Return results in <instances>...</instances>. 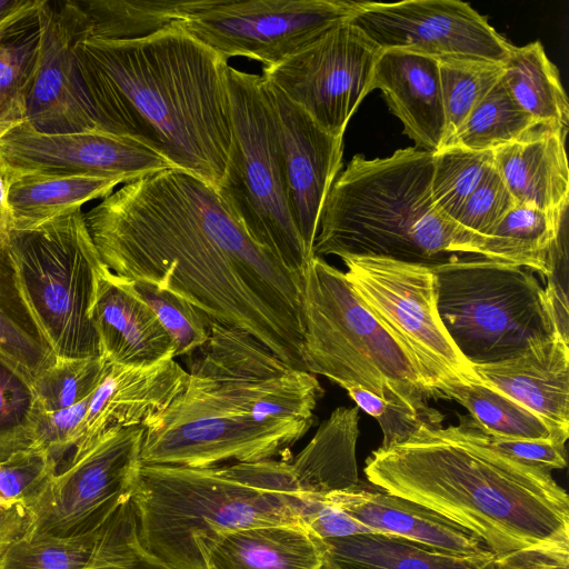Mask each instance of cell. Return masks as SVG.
Returning <instances> with one entry per match:
<instances>
[{"label": "cell", "instance_id": "cell-1", "mask_svg": "<svg viewBox=\"0 0 569 569\" xmlns=\"http://www.w3.org/2000/svg\"><path fill=\"white\" fill-rule=\"evenodd\" d=\"M84 219L112 272L181 297L307 371L301 274L249 237L214 187L166 169L124 183Z\"/></svg>", "mask_w": 569, "mask_h": 569}, {"label": "cell", "instance_id": "cell-2", "mask_svg": "<svg viewBox=\"0 0 569 569\" xmlns=\"http://www.w3.org/2000/svg\"><path fill=\"white\" fill-rule=\"evenodd\" d=\"M79 72L111 132L217 188L232 142L228 60L177 23L130 40H79Z\"/></svg>", "mask_w": 569, "mask_h": 569}, {"label": "cell", "instance_id": "cell-3", "mask_svg": "<svg viewBox=\"0 0 569 569\" xmlns=\"http://www.w3.org/2000/svg\"><path fill=\"white\" fill-rule=\"evenodd\" d=\"M370 483L420 503L479 537L495 558L528 548H569L568 495L550 471L491 448L470 415L457 426L422 423L367 459Z\"/></svg>", "mask_w": 569, "mask_h": 569}, {"label": "cell", "instance_id": "cell-4", "mask_svg": "<svg viewBox=\"0 0 569 569\" xmlns=\"http://www.w3.org/2000/svg\"><path fill=\"white\" fill-rule=\"evenodd\" d=\"M131 501L141 552L166 569H206L212 548L236 530L306 527L313 502L284 459L201 468L141 463Z\"/></svg>", "mask_w": 569, "mask_h": 569}, {"label": "cell", "instance_id": "cell-5", "mask_svg": "<svg viewBox=\"0 0 569 569\" xmlns=\"http://www.w3.org/2000/svg\"><path fill=\"white\" fill-rule=\"evenodd\" d=\"M433 152L417 147L385 158H351L322 209L313 254L379 257L436 266L480 254L486 238L446 216L431 194Z\"/></svg>", "mask_w": 569, "mask_h": 569}, {"label": "cell", "instance_id": "cell-6", "mask_svg": "<svg viewBox=\"0 0 569 569\" xmlns=\"http://www.w3.org/2000/svg\"><path fill=\"white\" fill-rule=\"evenodd\" d=\"M302 357L306 370L343 389L359 386L429 421L436 395L403 349L359 300L345 272L313 256L301 274Z\"/></svg>", "mask_w": 569, "mask_h": 569}, {"label": "cell", "instance_id": "cell-7", "mask_svg": "<svg viewBox=\"0 0 569 569\" xmlns=\"http://www.w3.org/2000/svg\"><path fill=\"white\" fill-rule=\"evenodd\" d=\"M431 267L441 322L472 366L508 359L557 332L532 270L480 254L455 256Z\"/></svg>", "mask_w": 569, "mask_h": 569}, {"label": "cell", "instance_id": "cell-8", "mask_svg": "<svg viewBox=\"0 0 569 569\" xmlns=\"http://www.w3.org/2000/svg\"><path fill=\"white\" fill-rule=\"evenodd\" d=\"M4 247L17 289L54 358L99 357L89 315L102 261L82 210L11 230Z\"/></svg>", "mask_w": 569, "mask_h": 569}, {"label": "cell", "instance_id": "cell-9", "mask_svg": "<svg viewBox=\"0 0 569 569\" xmlns=\"http://www.w3.org/2000/svg\"><path fill=\"white\" fill-rule=\"evenodd\" d=\"M232 142L216 188L249 237L302 274L311 256L289 211L277 136L262 77L228 68Z\"/></svg>", "mask_w": 569, "mask_h": 569}, {"label": "cell", "instance_id": "cell-10", "mask_svg": "<svg viewBox=\"0 0 569 569\" xmlns=\"http://www.w3.org/2000/svg\"><path fill=\"white\" fill-rule=\"evenodd\" d=\"M340 259L359 300L409 356L436 397L447 381L478 379L441 322L431 266L379 257Z\"/></svg>", "mask_w": 569, "mask_h": 569}, {"label": "cell", "instance_id": "cell-11", "mask_svg": "<svg viewBox=\"0 0 569 569\" xmlns=\"http://www.w3.org/2000/svg\"><path fill=\"white\" fill-rule=\"evenodd\" d=\"M189 376L234 415L259 425L315 422L325 391L315 375L295 369L251 335L213 320Z\"/></svg>", "mask_w": 569, "mask_h": 569}, {"label": "cell", "instance_id": "cell-12", "mask_svg": "<svg viewBox=\"0 0 569 569\" xmlns=\"http://www.w3.org/2000/svg\"><path fill=\"white\" fill-rule=\"evenodd\" d=\"M312 425L241 420L188 377L171 405L142 426L141 463L201 468L284 457Z\"/></svg>", "mask_w": 569, "mask_h": 569}, {"label": "cell", "instance_id": "cell-13", "mask_svg": "<svg viewBox=\"0 0 569 569\" xmlns=\"http://www.w3.org/2000/svg\"><path fill=\"white\" fill-rule=\"evenodd\" d=\"M359 1L190 0L177 24L227 60L270 68L326 31L348 22Z\"/></svg>", "mask_w": 569, "mask_h": 569}, {"label": "cell", "instance_id": "cell-14", "mask_svg": "<svg viewBox=\"0 0 569 569\" xmlns=\"http://www.w3.org/2000/svg\"><path fill=\"white\" fill-rule=\"evenodd\" d=\"M143 427L112 428L46 483L27 508V536H72L102 522L131 496L141 467Z\"/></svg>", "mask_w": 569, "mask_h": 569}, {"label": "cell", "instance_id": "cell-15", "mask_svg": "<svg viewBox=\"0 0 569 569\" xmlns=\"http://www.w3.org/2000/svg\"><path fill=\"white\" fill-rule=\"evenodd\" d=\"M380 49L349 21L336 26L261 74L322 129L343 137L370 84Z\"/></svg>", "mask_w": 569, "mask_h": 569}, {"label": "cell", "instance_id": "cell-16", "mask_svg": "<svg viewBox=\"0 0 569 569\" xmlns=\"http://www.w3.org/2000/svg\"><path fill=\"white\" fill-rule=\"evenodd\" d=\"M349 22L380 50L437 59L467 56L505 62L511 46L483 16L458 0L359 1Z\"/></svg>", "mask_w": 569, "mask_h": 569}, {"label": "cell", "instance_id": "cell-17", "mask_svg": "<svg viewBox=\"0 0 569 569\" xmlns=\"http://www.w3.org/2000/svg\"><path fill=\"white\" fill-rule=\"evenodd\" d=\"M7 173H49L120 180L123 184L174 168L140 140L104 130L42 133L21 122L0 137Z\"/></svg>", "mask_w": 569, "mask_h": 569}, {"label": "cell", "instance_id": "cell-18", "mask_svg": "<svg viewBox=\"0 0 569 569\" xmlns=\"http://www.w3.org/2000/svg\"><path fill=\"white\" fill-rule=\"evenodd\" d=\"M38 18L40 43L26 94L23 122L42 133L110 131L79 72L74 47L84 34L71 1L44 0Z\"/></svg>", "mask_w": 569, "mask_h": 569}, {"label": "cell", "instance_id": "cell-19", "mask_svg": "<svg viewBox=\"0 0 569 569\" xmlns=\"http://www.w3.org/2000/svg\"><path fill=\"white\" fill-rule=\"evenodd\" d=\"M262 86L273 119L289 211L307 251L315 256L325 201L342 168L343 140L322 129L264 77Z\"/></svg>", "mask_w": 569, "mask_h": 569}, {"label": "cell", "instance_id": "cell-20", "mask_svg": "<svg viewBox=\"0 0 569 569\" xmlns=\"http://www.w3.org/2000/svg\"><path fill=\"white\" fill-rule=\"evenodd\" d=\"M187 382L188 371L174 358L150 366L108 362L101 382L90 397L72 452L86 449L109 429L142 427L164 411Z\"/></svg>", "mask_w": 569, "mask_h": 569}, {"label": "cell", "instance_id": "cell-21", "mask_svg": "<svg viewBox=\"0 0 569 569\" xmlns=\"http://www.w3.org/2000/svg\"><path fill=\"white\" fill-rule=\"evenodd\" d=\"M89 317L99 356L107 362L150 366L174 358L170 336L133 281L116 274L103 262L96 272Z\"/></svg>", "mask_w": 569, "mask_h": 569}, {"label": "cell", "instance_id": "cell-22", "mask_svg": "<svg viewBox=\"0 0 569 569\" xmlns=\"http://www.w3.org/2000/svg\"><path fill=\"white\" fill-rule=\"evenodd\" d=\"M141 553L131 496L93 528L72 536H30L0 557V569H109Z\"/></svg>", "mask_w": 569, "mask_h": 569}, {"label": "cell", "instance_id": "cell-23", "mask_svg": "<svg viewBox=\"0 0 569 569\" xmlns=\"http://www.w3.org/2000/svg\"><path fill=\"white\" fill-rule=\"evenodd\" d=\"M323 500L376 532H385L459 556L491 553L471 531L438 512L370 483L328 495Z\"/></svg>", "mask_w": 569, "mask_h": 569}, {"label": "cell", "instance_id": "cell-24", "mask_svg": "<svg viewBox=\"0 0 569 569\" xmlns=\"http://www.w3.org/2000/svg\"><path fill=\"white\" fill-rule=\"evenodd\" d=\"M376 89L417 148L436 152L442 147L446 118L437 58L402 49L381 50L370 84L371 91Z\"/></svg>", "mask_w": 569, "mask_h": 569}, {"label": "cell", "instance_id": "cell-25", "mask_svg": "<svg viewBox=\"0 0 569 569\" xmlns=\"http://www.w3.org/2000/svg\"><path fill=\"white\" fill-rule=\"evenodd\" d=\"M559 333L499 362L472 366L480 381L569 432V345Z\"/></svg>", "mask_w": 569, "mask_h": 569}, {"label": "cell", "instance_id": "cell-26", "mask_svg": "<svg viewBox=\"0 0 569 569\" xmlns=\"http://www.w3.org/2000/svg\"><path fill=\"white\" fill-rule=\"evenodd\" d=\"M567 132L539 124L516 141L493 150L495 167L517 204L566 217L569 204Z\"/></svg>", "mask_w": 569, "mask_h": 569}, {"label": "cell", "instance_id": "cell-27", "mask_svg": "<svg viewBox=\"0 0 569 569\" xmlns=\"http://www.w3.org/2000/svg\"><path fill=\"white\" fill-rule=\"evenodd\" d=\"M359 408L338 407L323 420L308 445L290 462L298 489L308 500L350 489L360 480L356 446Z\"/></svg>", "mask_w": 569, "mask_h": 569}, {"label": "cell", "instance_id": "cell-28", "mask_svg": "<svg viewBox=\"0 0 569 569\" xmlns=\"http://www.w3.org/2000/svg\"><path fill=\"white\" fill-rule=\"evenodd\" d=\"M320 538L299 525H263L226 535L210 551L206 569H319Z\"/></svg>", "mask_w": 569, "mask_h": 569}, {"label": "cell", "instance_id": "cell-29", "mask_svg": "<svg viewBox=\"0 0 569 569\" xmlns=\"http://www.w3.org/2000/svg\"><path fill=\"white\" fill-rule=\"evenodd\" d=\"M331 569H495V556H459L385 533L321 539Z\"/></svg>", "mask_w": 569, "mask_h": 569}, {"label": "cell", "instance_id": "cell-30", "mask_svg": "<svg viewBox=\"0 0 569 569\" xmlns=\"http://www.w3.org/2000/svg\"><path fill=\"white\" fill-rule=\"evenodd\" d=\"M7 173V172H6ZM11 230L34 229L52 219L104 199L122 183L117 179L49 173H7Z\"/></svg>", "mask_w": 569, "mask_h": 569}, {"label": "cell", "instance_id": "cell-31", "mask_svg": "<svg viewBox=\"0 0 569 569\" xmlns=\"http://www.w3.org/2000/svg\"><path fill=\"white\" fill-rule=\"evenodd\" d=\"M502 80L513 100L539 124L568 131V98L559 71L540 41L510 46Z\"/></svg>", "mask_w": 569, "mask_h": 569}, {"label": "cell", "instance_id": "cell-32", "mask_svg": "<svg viewBox=\"0 0 569 569\" xmlns=\"http://www.w3.org/2000/svg\"><path fill=\"white\" fill-rule=\"evenodd\" d=\"M439 392L462 405L487 433L512 439H553L562 442L568 439L569 432L479 378L447 381L439 387Z\"/></svg>", "mask_w": 569, "mask_h": 569}, {"label": "cell", "instance_id": "cell-33", "mask_svg": "<svg viewBox=\"0 0 569 569\" xmlns=\"http://www.w3.org/2000/svg\"><path fill=\"white\" fill-rule=\"evenodd\" d=\"M71 3L84 39L116 41L146 37L177 23L189 1L71 0Z\"/></svg>", "mask_w": 569, "mask_h": 569}, {"label": "cell", "instance_id": "cell-34", "mask_svg": "<svg viewBox=\"0 0 569 569\" xmlns=\"http://www.w3.org/2000/svg\"><path fill=\"white\" fill-rule=\"evenodd\" d=\"M565 219L531 206L516 204L486 237L482 256L545 276Z\"/></svg>", "mask_w": 569, "mask_h": 569}, {"label": "cell", "instance_id": "cell-35", "mask_svg": "<svg viewBox=\"0 0 569 569\" xmlns=\"http://www.w3.org/2000/svg\"><path fill=\"white\" fill-rule=\"evenodd\" d=\"M0 357L31 385L53 361L17 289L6 247H0Z\"/></svg>", "mask_w": 569, "mask_h": 569}, {"label": "cell", "instance_id": "cell-36", "mask_svg": "<svg viewBox=\"0 0 569 569\" xmlns=\"http://www.w3.org/2000/svg\"><path fill=\"white\" fill-rule=\"evenodd\" d=\"M38 11L0 33V137L24 121L40 43Z\"/></svg>", "mask_w": 569, "mask_h": 569}, {"label": "cell", "instance_id": "cell-37", "mask_svg": "<svg viewBox=\"0 0 569 569\" xmlns=\"http://www.w3.org/2000/svg\"><path fill=\"white\" fill-rule=\"evenodd\" d=\"M537 126L539 123L513 100L501 78L441 148L495 150Z\"/></svg>", "mask_w": 569, "mask_h": 569}, {"label": "cell", "instance_id": "cell-38", "mask_svg": "<svg viewBox=\"0 0 569 569\" xmlns=\"http://www.w3.org/2000/svg\"><path fill=\"white\" fill-rule=\"evenodd\" d=\"M438 61L446 118L445 144L502 78L503 62L467 56Z\"/></svg>", "mask_w": 569, "mask_h": 569}, {"label": "cell", "instance_id": "cell-39", "mask_svg": "<svg viewBox=\"0 0 569 569\" xmlns=\"http://www.w3.org/2000/svg\"><path fill=\"white\" fill-rule=\"evenodd\" d=\"M493 166V150L451 146L433 152L431 194L435 204L456 221L467 199Z\"/></svg>", "mask_w": 569, "mask_h": 569}, {"label": "cell", "instance_id": "cell-40", "mask_svg": "<svg viewBox=\"0 0 569 569\" xmlns=\"http://www.w3.org/2000/svg\"><path fill=\"white\" fill-rule=\"evenodd\" d=\"M107 366L100 356L56 358L32 383L36 403L46 410H59L80 402L97 389Z\"/></svg>", "mask_w": 569, "mask_h": 569}, {"label": "cell", "instance_id": "cell-41", "mask_svg": "<svg viewBox=\"0 0 569 569\" xmlns=\"http://www.w3.org/2000/svg\"><path fill=\"white\" fill-rule=\"evenodd\" d=\"M133 281V280H132ZM134 289L152 309L174 346V359L201 349L209 339L210 319L181 297L144 281Z\"/></svg>", "mask_w": 569, "mask_h": 569}, {"label": "cell", "instance_id": "cell-42", "mask_svg": "<svg viewBox=\"0 0 569 569\" xmlns=\"http://www.w3.org/2000/svg\"><path fill=\"white\" fill-rule=\"evenodd\" d=\"M32 385L0 357V461L32 447Z\"/></svg>", "mask_w": 569, "mask_h": 569}, {"label": "cell", "instance_id": "cell-43", "mask_svg": "<svg viewBox=\"0 0 569 569\" xmlns=\"http://www.w3.org/2000/svg\"><path fill=\"white\" fill-rule=\"evenodd\" d=\"M90 397L59 410H46L34 403L31 448L46 451L59 466L78 442Z\"/></svg>", "mask_w": 569, "mask_h": 569}, {"label": "cell", "instance_id": "cell-44", "mask_svg": "<svg viewBox=\"0 0 569 569\" xmlns=\"http://www.w3.org/2000/svg\"><path fill=\"white\" fill-rule=\"evenodd\" d=\"M516 204L493 166L467 199L456 222L463 229L486 238Z\"/></svg>", "mask_w": 569, "mask_h": 569}, {"label": "cell", "instance_id": "cell-45", "mask_svg": "<svg viewBox=\"0 0 569 569\" xmlns=\"http://www.w3.org/2000/svg\"><path fill=\"white\" fill-rule=\"evenodd\" d=\"M481 432L486 442L491 448L517 461L547 471L562 469L567 465L566 442L553 439L532 440L503 438L487 433L482 429Z\"/></svg>", "mask_w": 569, "mask_h": 569}, {"label": "cell", "instance_id": "cell-46", "mask_svg": "<svg viewBox=\"0 0 569 569\" xmlns=\"http://www.w3.org/2000/svg\"><path fill=\"white\" fill-rule=\"evenodd\" d=\"M545 276L548 280L543 290L557 332L568 340V254L561 232L549 253Z\"/></svg>", "mask_w": 569, "mask_h": 569}, {"label": "cell", "instance_id": "cell-47", "mask_svg": "<svg viewBox=\"0 0 569 569\" xmlns=\"http://www.w3.org/2000/svg\"><path fill=\"white\" fill-rule=\"evenodd\" d=\"M305 526L320 539L376 532L326 500L313 502L305 520Z\"/></svg>", "mask_w": 569, "mask_h": 569}, {"label": "cell", "instance_id": "cell-48", "mask_svg": "<svg viewBox=\"0 0 569 569\" xmlns=\"http://www.w3.org/2000/svg\"><path fill=\"white\" fill-rule=\"evenodd\" d=\"M495 569H569V548L522 549L495 558Z\"/></svg>", "mask_w": 569, "mask_h": 569}, {"label": "cell", "instance_id": "cell-49", "mask_svg": "<svg viewBox=\"0 0 569 569\" xmlns=\"http://www.w3.org/2000/svg\"><path fill=\"white\" fill-rule=\"evenodd\" d=\"M31 528V518L23 507L0 511V557L18 539L27 536Z\"/></svg>", "mask_w": 569, "mask_h": 569}, {"label": "cell", "instance_id": "cell-50", "mask_svg": "<svg viewBox=\"0 0 569 569\" xmlns=\"http://www.w3.org/2000/svg\"><path fill=\"white\" fill-rule=\"evenodd\" d=\"M44 0H0V33L36 13Z\"/></svg>", "mask_w": 569, "mask_h": 569}, {"label": "cell", "instance_id": "cell-51", "mask_svg": "<svg viewBox=\"0 0 569 569\" xmlns=\"http://www.w3.org/2000/svg\"><path fill=\"white\" fill-rule=\"evenodd\" d=\"M345 389L356 406L369 416L378 419L385 412L388 403L373 392L359 386H351Z\"/></svg>", "mask_w": 569, "mask_h": 569}, {"label": "cell", "instance_id": "cell-52", "mask_svg": "<svg viewBox=\"0 0 569 569\" xmlns=\"http://www.w3.org/2000/svg\"><path fill=\"white\" fill-rule=\"evenodd\" d=\"M11 231V214L8 204V176L0 161V247L4 246Z\"/></svg>", "mask_w": 569, "mask_h": 569}, {"label": "cell", "instance_id": "cell-53", "mask_svg": "<svg viewBox=\"0 0 569 569\" xmlns=\"http://www.w3.org/2000/svg\"><path fill=\"white\" fill-rule=\"evenodd\" d=\"M109 569H166L158 562L153 561L142 552L130 563L121 567H114Z\"/></svg>", "mask_w": 569, "mask_h": 569}, {"label": "cell", "instance_id": "cell-54", "mask_svg": "<svg viewBox=\"0 0 569 569\" xmlns=\"http://www.w3.org/2000/svg\"><path fill=\"white\" fill-rule=\"evenodd\" d=\"M11 509L9 506L7 498H6V482H4V475L0 461V511H6Z\"/></svg>", "mask_w": 569, "mask_h": 569}, {"label": "cell", "instance_id": "cell-55", "mask_svg": "<svg viewBox=\"0 0 569 569\" xmlns=\"http://www.w3.org/2000/svg\"><path fill=\"white\" fill-rule=\"evenodd\" d=\"M319 569H331L329 566H327L323 561H322V565Z\"/></svg>", "mask_w": 569, "mask_h": 569}]
</instances>
